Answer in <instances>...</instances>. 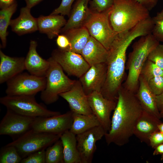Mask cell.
Instances as JSON below:
<instances>
[{
  "mask_svg": "<svg viewBox=\"0 0 163 163\" xmlns=\"http://www.w3.org/2000/svg\"><path fill=\"white\" fill-rule=\"evenodd\" d=\"M143 110L135 94L122 85L113 110L110 130L104 136L108 145L123 146L133 135L135 124Z\"/></svg>",
  "mask_w": 163,
  "mask_h": 163,
  "instance_id": "1",
  "label": "cell"
},
{
  "mask_svg": "<svg viewBox=\"0 0 163 163\" xmlns=\"http://www.w3.org/2000/svg\"><path fill=\"white\" fill-rule=\"evenodd\" d=\"M135 39L130 32L118 34L108 50L106 78L100 92L107 98L117 101L125 75L127 50Z\"/></svg>",
  "mask_w": 163,
  "mask_h": 163,
  "instance_id": "2",
  "label": "cell"
},
{
  "mask_svg": "<svg viewBox=\"0 0 163 163\" xmlns=\"http://www.w3.org/2000/svg\"><path fill=\"white\" fill-rule=\"evenodd\" d=\"M159 43L151 33L141 37L132 46V50L128 56L126 69L128 71L122 85L128 91L136 94L139 86L141 70L151 52Z\"/></svg>",
  "mask_w": 163,
  "mask_h": 163,
  "instance_id": "3",
  "label": "cell"
},
{
  "mask_svg": "<svg viewBox=\"0 0 163 163\" xmlns=\"http://www.w3.org/2000/svg\"><path fill=\"white\" fill-rule=\"evenodd\" d=\"M149 11L136 0H114L109 19L117 34L129 30L150 17Z\"/></svg>",
  "mask_w": 163,
  "mask_h": 163,
  "instance_id": "4",
  "label": "cell"
},
{
  "mask_svg": "<svg viewBox=\"0 0 163 163\" xmlns=\"http://www.w3.org/2000/svg\"><path fill=\"white\" fill-rule=\"evenodd\" d=\"M48 59L50 66L45 76L46 87L40 95L41 100L47 105L57 101L60 94L69 90L76 81L68 78L60 65L51 57Z\"/></svg>",
  "mask_w": 163,
  "mask_h": 163,
  "instance_id": "5",
  "label": "cell"
},
{
  "mask_svg": "<svg viewBox=\"0 0 163 163\" xmlns=\"http://www.w3.org/2000/svg\"><path fill=\"white\" fill-rule=\"evenodd\" d=\"M35 96L34 95H6L0 98V102L7 109L29 117H50L61 114L58 111L50 110L37 103Z\"/></svg>",
  "mask_w": 163,
  "mask_h": 163,
  "instance_id": "6",
  "label": "cell"
},
{
  "mask_svg": "<svg viewBox=\"0 0 163 163\" xmlns=\"http://www.w3.org/2000/svg\"><path fill=\"white\" fill-rule=\"evenodd\" d=\"M61 135L31 129L8 144L14 146L23 158L33 153L47 148L60 139Z\"/></svg>",
  "mask_w": 163,
  "mask_h": 163,
  "instance_id": "7",
  "label": "cell"
},
{
  "mask_svg": "<svg viewBox=\"0 0 163 163\" xmlns=\"http://www.w3.org/2000/svg\"><path fill=\"white\" fill-rule=\"evenodd\" d=\"M111 9L101 13L94 12L90 10V14L83 25L87 29L90 36L107 50L117 34L110 21Z\"/></svg>",
  "mask_w": 163,
  "mask_h": 163,
  "instance_id": "8",
  "label": "cell"
},
{
  "mask_svg": "<svg viewBox=\"0 0 163 163\" xmlns=\"http://www.w3.org/2000/svg\"><path fill=\"white\" fill-rule=\"evenodd\" d=\"M6 95H32L43 91L46 77H39L26 72L21 73L6 82Z\"/></svg>",
  "mask_w": 163,
  "mask_h": 163,
  "instance_id": "9",
  "label": "cell"
},
{
  "mask_svg": "<svg viewBox=\"0 0 163 163\" xmlns=\"http://www.w3.org/2000/svg\"><path fill=\"white\" fill-rule=\"evenodd\" d=\"M51 57L69 75L79 78L90 67L81 54L70 50L58 48L53 51Z\"/></svg>",
  "mask_w": 163,
  "mask_h": 163,
  "instance_id": "10",
  "label": "cell"
},
{
  "mask_svg": "<svg viewBox=\"0 0 163 163\" xmlns=\"http://www.w3.org/2000/svg\"><path fill=\"white\" fill-rule=\"evenodd\" d=\"M73 120V112L71 110L53 116L35 117L31 129L38 132L62 135L70 130Z\"/></svg>",
  "mask_w": 163,
  "mask_h": 163,
  "instance_id": "11",
  "label": "cell"
},
{
  "mask_svg": "<svg viewBox=\"0 0 163 163\" xmlns=\"http://www.w3.org/2000/svg\"><path fill=\"white\" fill-rule=\"evenodd\" d=\"M35 118L7 109L0 123V135L10 136L14 140L31 129Z\"/></svg>",
  "mask_w": 163,
  "mask_h": 163,
  "instance_id": "12",
  "label": "cell"
},
{
  "mask_svg": "<svg viewBox=\"0 0 163 163\" xmlns=\"http://www.w3.org/2000/svg\"><path fill=\"white\" fill-rule=\"evenodd\" d=\"M87 96L93 113L106 133L110 129L111 113L114 110L117 101L107 98L100 92L97 91L92 92Z\"/></svg>",
  "mask_w": 163,
  "mask_h": 163,
  "instance_id": "13",
  "label": "cell"
},
{
  "mask_svg": "<svg viewBox=\"0 0 163 163\" xmlns=\"http://www.w3.org/2000/svg\"><path fill=\"white\" fill-rule=\"evenodd\" d=\"M106 132L100 125L76 135L81 163H91L97 147L96 143L104 136Z\"/></svg>",
  "mask_w": 163,
  "mask_h": 163,
  "instance_id": "14",
  "label": "cell"
},
{
  "mask_svg": "<svg viewBox=\"0 0 163 163\" xmlns=\"http://www.w3.org/2000/svg\"><path fill=\"white\" fill-rule=\"evenodd\" d=\"M107 67L105 62L92 65L80 78L84 91L87 95L92 92H101L105 83Z\"/></svg>",
  "mask_w": 163,
  "mask_h": 163,
  "instance_id": "15",
  "label": "cell"
},
{
  "mask_svg": "<svg viewBox=\"0 0 163 163\" xmlns=\"http://www.w3.org/2000/svg\"><path fill=\"white\" fill-rule=\"evenodd\" d=\"M59 96L67 101L71 110L73 113L85 115L93 113L89 105L87 95L79 80H76L69 90L60 94Z\"/></svg>",
  "mask_w": 163,
  "mask_h": 163,
  "instance_id": "16",
  "label": "cell"
},
{
  "mask_svg": "<svg viewBox=\"0 0 163 163\" xmlns=\"http://www.w3.org/2000/svg\"><path fill=\"white\" fill-rule=\"evenodd\" d=\"M162 122L160 119L143 110L134 126L133 135L142 142L149 145L150 136L158 130V126Z\"/></svg>",
  "mask_w": 163,
  "mask_h": 163,
  "instance_id": "17",
  "label": "cell"
},
{
  "mask_svg": "<svg viewBox=\"0 0 163 163\" xmlns=\"http://www.w3.org/2000/svg\"><path fill=\"white\" fill-rule=\"evenodd\" d=\"M37 43L31 40L29 50L25 58V70L30 74L39 77H45L50 66L49 60L42 58L37 51Z\"/></svg>",
  "mask_w": 163,
  "mask_h": 163,
  "instance_id": "18",
  "label": "cell"
},
{
  "mask_svg": "<svg viewBox=\"0 0 163 163\" xmlns=\"http://www.w3.org/2000/svg\"><path fill=\"white\" fill-rule=\"evenodd\" d=\"M24 57H12L0 50V83L2 84L25 70Z\"/></svg>",
  "mask_w": 163,
  "mask_h": 163,
  "instance_id": "19",
  "label": "cell"
},
{
  "mask_svg": "<svg viewBox=\"0 0 163 163\" xmlns=\"http://www.w3.org/2000/svg\"><path fill=\"white\" fill-rule=\"evenodd\" d=\"M135 94L143 110L159 119L161 118L156 104L155 95L150 90L147 81L141 75L139 87Z\"/></svg>",
  "mask_w": 163,
  "mask_h": 163,
  "instance_id": "20",
  "label": "cell"
},
{
  "mask_svg": "<svg viewBox=\"0 0 163 163\" xmlns=\"http://www.w3.org/2000/svg\"><path fill=\"white\" fill-rule=\"evenodd\" d=\"M31 9L26 6L21 8L19 16L11 21L10 26L12 31L18 35H21L38 30L37 19L31 15Z\"/></svg>",
  "mask_w": 163,
  "mask_h": 163,
  "instance_id": "21",
  "label": "cell"
},
{
  "mask_svg": "<svg viewBox=\"0 0 163 163\" xmlns=\"http://www.w3.org/2000/svg\"><path fill=\"white\" fill-rule=\"evenodd\" d=\"M90 1L77 0L71 10L69 18L61 32L63 33L70 29L83 26L91 13L88 7Z\"/></svg>",
  "mask_w": 163,
  "mask_h": 163,
  "instance_id": "22",
  "label": "cell"
},
{
  "mask_svg": "<svg viewBox=\"0 0 163 163\" xmlns=\"http://www.w3.org/2000/svg\"><path fill=\"white\" fill-rule=\"evenodd\" d=\"M37 19L38 30L51 39L59 35L67 22L64 16L59 14L41 16Z\"/></svg>",
  "mask_w": 163,
  "mask_h": 163,
  "instance_id": "23",
  "label": "cell"
},
{
  "mask_svg": "<svg viewBox=\"0 0 163 163\" xmlns=\"http://www.w3.org/2000/svg\"><path fill=\"white\" fill-rule=\"evenodd\" d=\"M81 54L91 66L105 62L108 55V50L99 42L91 36Z\"/></svg>",
  "mask_w": 163,
  "mask_h": 163,
  "instance_id": "24",
  "label": "cell"
},
{
  "mask_svg": "<svg viewBox=\"0 0 163 163\" xmlns=\"http://www.w3.org/2000/svg\"><path fill=\"white\" fill-rule=\"evenodd\" d=\"M60 139L63 146L64 163H81L76 135L68 130L61 135Z\"/></svg>",
  "mask_w": 163,
  "mask_h": 163,
  "instance_id": "25",
  "label": "cell"
},
{
  "mask_svg": "<svg viewBox=\"0 0 163 163\" xmlns=\"http://www.w3.org/2000/svg\"><path fill=\"white\" fill-rule=\"evenodd\" d=\"M63 34L67 36L70 41L69 50L80 54L91 37L84 26L70 29Z\"/></svg>",
  "mask_w": 163,
  "mask_h": 163,
  "instance_id": "26",
  "label": "cell"
},
{
  "mask_svg": "<svg viewBox=\"0 0 163 163\" xmlns=\"http://www.w3.org/2000/svg\"><path fill=\"white\" fill-rule=\"evenodd\" d=\"M100 125L93 113L85 115L73 112V120L70 131L76 135Z\"/></svg>",
  "mask_w": 163,
  "mask_h": 163,
  "instance_id": "27",
  "label": "cell"
},
{
  "mask_svg": "<svg viewBox=\"0 0 163 163\" xmlns=\"http://www.w3.org/2000/svg\"><path fill=\"white\" fill-rule=\"evenodd\" d=\"M17 4L15 0L9 5L1 8L0 11V38L1 48H5L6 46L7 29L10 25L11 18L15 11Z\"/></svg>",
  "mask_w": 163,
  "mask_h": 163,
  "instance_id": "28",
  "label": "cell"
},
{
  "mask_svg": "<svg viewBox=\"0 0 163 163\" xmlns=\"http://www.w3.org/2000/svg\"><path fill=\"white\" fill-rule=\"evenodd\" d=\"M63 148L60 139L46 150V163H64Z\"/></svg>",
  "mask_w": 163,
  "mask_h": 163,
  "instance_id": "29",
  "label": "cell"
},
{
  "mask_svg": "<svg viewBox=\"0 0 163 163\" xmlns=\"http://www.w3.org/2000/svg\"><path fill=\"white\" fill-rule=\"evenodd\" d=\"M22 159L14 146L7 144L1 148L0 163H19Z\"/></svg>",
  "mask_w": 163,
  "mask_h": 163,
  "instance_id": "30",
  "label": "cell"
},
{
  "mask_svg": "<svg viewBox=\"0 0 163 163\" xmlns=\"http://www.w3.org/2000/svg\"><path fill=\"white\" fill-rule=\"evenodd\" d=\"M140 75L148 82L155 77L163 76V69L147 59L141 70Z\"/></svg>",
  "mask_w": 163,
  "mask_h": 163,
  "instance_id": "31",
  "label": "cell"
},
{
  "mask_svg": "<svg viewBox=\"0 0 163 163\" xmlns=\"http://www.w3.org/2000/svg\"><path fill=\"white\" fill-rule=\"evenodd\" d=\"M152 18L153 27L152 34L159 42H163V9Z\"/></svg>",
  "mask_w": 163,
  "mask_h": 163,
  "instance_id": "32",
  "label": "cell"
},
{
  "mask_svg": "<svg viewBox=\"0 0 163 163\" xmlns=\"http://www.w3.org/2000/svg\"><path fill=\"white\" fill-rule=\"evenodd\" d=\"M114 2V0H90L89 8L92 12L101 13L110 9Z\"/></svg>",
  "mask_w": 163,
  "mask_h": 163,
  "instance_id": "33",
  "label": "cell"
},
{
  "mask_svg": "<svg viewBox=\"0 0 163 163\" xmlns=\"http://www.w3.org/2000/svg\"><path fill=\"white\" fill-rule=\"evenodd\" d=\"M147 59L163 69V44H159L149 54Z\"/></svg>",
  "mask_w": 163,
  "mask_h": 163,
  "instance_id": "34",
  "label": "cell"
},
{
  "mask_svg": "<svg viewBox=\"0 0 163 163\" xmlns=\"http://www.w3.org/2000/svg\"><path fill=\"white\" fill-rule=\"evenodd\" d=\"M42 149L33 153L22 158L21 163H46V150Z\"/></svg>",
  "mask_w": 163,
  "mask_h": 163,
  "instance_id": "35",
  "label": "cell"
},
{
  "mask_svg": "<svg viewBox=\"0 0 163 163\" xmlns=\"http://www.w3.org/2000/svg\"><path fill=\"white\" fill-rule=\"evenodd\" d=\"M148 83L150 90L155 95L163 92V76L155 77L149 80Z\"/></svg>",
  "mask_w": 163,
  "mask_h": 163,
  "instance_id": "36",
  "label": "cell"
},
{
  "mask_svg": "<svg viewBox=\"0 0 163 163\" xmlns=\"http://www.w3.org/2000/svg\"><path fill=\"white\" fill-rule=\"evenodd\" d=\"M75 0H62L59 6L50 14L51 15L60 14L63 16H69L72 5Z\"/></svg>",
  "mask_w": 163,
  "mask_h": 163,
  "instance_id": "37",
  "label": "cell"
},
{
  "mask_svg": "<svg viewBox=\"0 0 163 163\" xmlns=\"http://www.w3.org/2000/svg\"><path fill=\"white\" fill-rule=\"evenodd\" d=\"M163 143V133L159 130L152 133L149 138V145L154 149L159 145Z\"/></svg>",
  "mask_w": 163,
  "mask_h": 163,
  "instance_id": "38",
  "label": "cell"
},
{
  "mask_svg": "<svg viewBox=\"0 0 163 163\" xmlns=\"http://www.w3.org/2000/svg\"><path fill=\"white\" fill-rule=\"evenodd\" d=\"M56 43L59 49L63 50H69L70 43L68 37L65 34H63L57 36Z\"/></svg>",
  "mask_w": 163,
  "mask_h": 163,
  "instance_id": "39",
  "label": "cell"
},
{
  "mask_svg": "<svg viewBox=\"0 0 163 163\" xmlns=\"http://www.w3.org/2000/svg\"><path fill=\"white\" fill-rule=\"evenodd\" d=\"M149 11L151 10L157 4L159 0H136Z\"/></svg>",
  "mask_w": 163,
  "mask_h": 163,
  "instance_id": "40",
  "label": "cell"
},
{
  "mask_svg": "<svg viewBox=\"0 0 163 163\" xmlns=\"http://www.w3.org/2000/svg\"><path fill=\"white\" fill-rule=\"evenodd\" d=\"M155 100L157 108L160 112L163 110V92L155 95Z\"/></svg>",
  "mask_w": 163,
  "mask_h": 163,
  "instance_id": "41",
  "label": "cell"
},
{
  "mask_svg": "<svg viewBox=\"0 0 163 163\" xmlns=\"http://www.w3.org/2000/svg\"><path fill=\"white\" fill-rule=\"evenodd\" d=\"M26 3V6L31 8L43 0H24Z\"/></svg>",
  "mask_w": 163,
  "mask_h": 163,
  "instance_id": "42",
  "label": "cell"
},
{
  "mask_svg": "<svg viewBox=\"0 0 163 163\" xmlns=\"http://www.w3.org/2000/svg\"><path fill=\"white\" fill-rule=\"evenodd\" d=\"M154 149L153 153V155H161L163 153V143L158 145Z\"/></svg>",
  "mask_w": 163,
  "mask_h": 163,
  "instance_id": "43",
  "label": "cell"
},
{
  "mask_svg": "<svg viewBox=\"0 0 163 163\" xmlns=\"http://www.w3.org/2000/svg\"><path fill=\"white\" fill-rule=\"evenodd\" d=\"M14 1L15 0H0V6L1 9L9 5Z\"/></svg>",
  "mask_w": 163,
  "mask_h": 163,
  "instance_id": "44",
  "label": "cell"
},
{
  "mask_svg": "<svg viewBox=\"0 0 163 163\" xmlns=\"http://www.w3.org/2000/svg\"><path fill=\"white\" fill-rule=\"evenodd\" d=\"M158 128V130L163 133V123L162 122L159 124Z\"/></svg>",
  "mask_w": 163,
  "mask_h": 163,
  "instance_id": "45",
  "label": "cell"
},
{
  "mask_svg": "<svg viewBox=\"0 0 163 163\" xmlns=\"http://www.w3.org/2000/svg\"><path fill=\"white\" fill-rule=\"evenodd\" d=\"M161 118H163V110L160 112Z\"/></svg>",
  "mask_w": 163,
  "mask_h": 163,
  "instance_id": "46",
  "label": "cell"
},
{
  "mask_svg": "<svg viewBox=\"0 0 163 163\" xmlns=\"http://www.w3.org/2000/svg\"><path fill=\"white\" fill-rule=\"evenodd\" d=\"M161 160H163V153H162V154L161 155Z\"/></svg>",
  "mask_w": 163,
  "mask_h": 163,
  "instance_id": "47",
  "label": "cell"
}]
</instances>
